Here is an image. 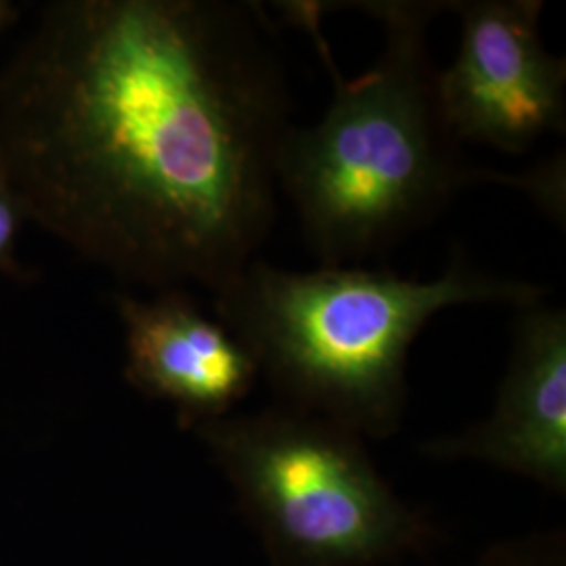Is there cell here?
<instances>
[{
  "mask_svg": "<svg viewBox=\"0 0 566 566\" xmlns=\"http://www.w3.org/2000/svg\"><path fill=\"white\" fill-rule=\"evenodd\" d=\"M292 95L263 9L55 0L0 74L30 223L120 282L212 294L277 214Z\"/></svg>",
  "mask_w": 566,
  "mask_h": 566,
  "instance_id": "1",
  "label": "cell"
},
{
  "mask_svg": "<svg viewBox=\"0 0 566 566\" xmlns=\"http://www.w3.org/2000/svg\"><path fill=\"white\" fill-rule=\"evenodd\" d=\"M449 4H355L385 25L380 57L344 81L325 55L332 103L315 126H292L283 142L277 181L324 266H357L386 254L479 182L518 187L565 223L563 156L526 175H504L468 163L447 130L426 32Z\"/></svg>",
  "mask_w": 566,
  "mask_h": 566,
  "instance_id": "2",
  "label": "cell"
},
{
  "mask_svg": "<svg viewBox=\"0 0 566 566\" xmlns=\"http://www.w3.org/2000/svg\"><path fill=\"white\" fill-rule=\"evenodd\" d=\"M546 287L489 273L458 252L430 282L365 266L285 271L254 259L214 292L227 325L280 403L388 439L407 411L411 344L441 311L460 304L542 303Z\"/></svg>",
  "mask_w": 566,
  "mask_h": 566,
  "instance_id": "3",
  "label": "cell"
},
{
  "mask_svg": "<svg viewBox=\"0 0 566 566\" xmlns=\"http://www.w3.org/2000/svg\"><path fill=\"white\" fill-rule=\"evenodd\" d=\"M223 472L271 566H388L437 528L405 502L364 437L287 405L191 430Z\"/></svg>",
  "mask_w": 566,
  "mask_h": 566,
  "instance_id": "4",
  "label": "cell"
},
{
  "mask_svg": "<svg viewBox=\"0 0 566 566\" xmlns=\"http://www.w3.org/2000/svg\"><path fill=\"white\" fill-rule=\"evenodd\" d=\"M539 0H460V49L437 72V99L458 143L525 154L565 135L566 61L542 41Z\"/></svg>",
  "mask_w": 566,
  "mask_h": 566,
  "instance_id": "5",
  "label": "cell"
},
{
  "mask_svg": "<svg viewBox=\"0 0 566 566\" xmlns=\"http://www.w3.org/2000/svg\"><path fill=\"white\" fill-rule=\"evenodd\" d=\"M432 460H465L566 495V311L516 308L504 380L491 413L422 443Z\"/></svg>",
  "mask_w": 566,
  "mask_h": 566,
  "instance_id": "6",
  "label": "cell"
},
{
  "mask_svg": "<svg viewBox=\"0 0 566 566\" xmlns=\"http://www.w3.org/2000/svg\"><path fill=\"white\" fill-rule=\"evenodd\" d=\"M124 378L143 397L170 405L182 430L235 413L261 378L242 340L182 290L149 298L118 294Z\"/></svg>",
  "mask_w": 566,
  "mask_h": 566,
  "instance_id": "7",
  "label": "cell"
},
{
  "mask_svg": "<svg viewBox=\"0 0 566 566\" xmlns=\"http://www.w3.org/2000/svg\"><path fill=\"white\" fill-rule=\"evenodd\" d=\"M474 566H566L565 531H533L495 542L479 556Z\"/></svg>",
  "mask_w": 566,
  "mask_h": 566,
  "instance_id": "8",
  "label": "cell"
},
{
  "mask_svg": "<svg viewBox=\"0 0 566 566\" xmlns=\"http://www.w3.org/2000/svg\"><path fill=\"white\" fill-rule=\"evenodd\" d=\"M28 223L30 219L20 189L0 149V277L28 280V271L20 259L21 235Z\"/></svg>",
  "mask_w": 566,
  "mask_h": 566,
  "instance_id": "9",
  "label": "cell"
},
{
  "mask_svg": "<svg viewBox=\"0 0 566 566\" xmlns=\"http://www.w3.org/2000/svg\"><path fill=\"white\" fill-rule=\"evenodd\" d=\"M21 7L13 0H0V41L15 28L20 21Z\"/></svg>",
  "mask_w": 566,
  "mask_h": 566,
  "instance_id": "10",
  "label": "cell"
}]
</instances>
